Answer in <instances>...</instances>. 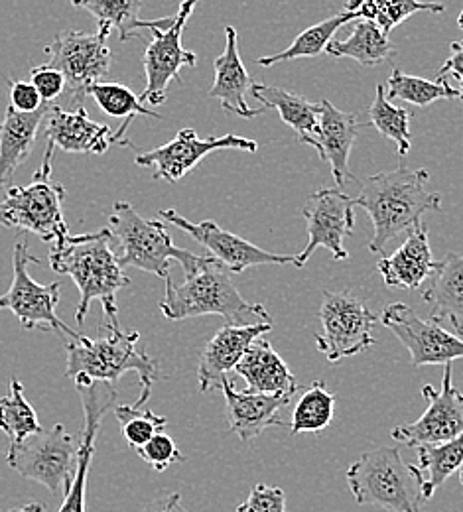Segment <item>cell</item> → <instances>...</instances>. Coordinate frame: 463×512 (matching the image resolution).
I'll list each match as a JSON object with an SVG mask.
<instances>
[{
	"mask_svg": "<svg viewBox=\"0 0 463 512\" xmlns=\"http://www.w3.org/2000/svg\"><path fill=\"white\" fill-rule=\"evenodd\" d=\"M186 280L174 284L166 278V294L160 312L166 320L182 321L199 316H221L227 325H274L261 304H249L231 280V272L209 255L196 256L184 268Z\"/></svg>",
	"mask_w": 463,
	"mask_h": 512,
	"instance_id": "obj_1",
	"label": "cell"
},
{
	"mask_svg": "<svg viewBox=\"0 0 463 512\" xmlns=\"http://www.w3.org/2000/svg\"><path fill=\"white\" fill-rule=\"evenodd\" d=\"M111 239V231L101 229L87 235H69L64 243L52 247V270L67 274L81 294L75 312L79 325L85 321L91 304L97 300L103 306L105 320L109 321L107 327H121L117 320V294L131 284V278L125 274L113 253Z\"/></svg>",
	"mask_w": 463,
	"mask_h": 512,
	"instance_id": "obj_2",
	"label": "cell"
},
{
	"mask_svg": "<svg viewBox=\"0 0 463 512\" xmlns=\"http://www.w3.org/2000/svg\"><path fill=\"white\" fill-rule=\"evenodd\" d=\"M430 172L398 166L393 172H381L363 182L355 205L365 209L373 221L371 253H385V247L412 229L422 225V215L442 209V195L428 190Z\"/></svg>",
	"mask_w": 463,
	"mask_h": 512,
	"instance_id": "obj_3",
	"label": "cell"
},
{
	"mask_svg": "<svg viewBox=\"0 0 463 512\" xmlns=\"http://www.w3.org/2000/svg\"><path fill=\"white\" fill-rule=\"evenodd\" d=\"M105 335L77 339H64L66 347V377L77 384L117 383L125 373L134 371L140 381V396L134 402V408H142L150 394L152 386L160 379L158 363L138 349L140 333L123 331L121 327H103Z\"/></svg>",
	"mask_w": 463,
	"mask_h": 512,
	"instance_id": "obj_4",
	"label": "cell"
},
{
	"mask_svg": "<svg viewBox=\"0 0 463 512\" xmlns=\"http://www.w3.org/2000/svg\"><path fill=\"white\" fill-rule=\"evenodd\" d=\"M347 483L357 505L387 512H424V475L397 448L365 451L349 469Z\"/></svg>",
	"mask_w": 463,
	"mask_h": 512,
	"instance_id": "obj_5",
	"label": "cell"
},
{
	"mask_svg": "<svg viewBox=\"0 0 463 512\" xmlns=\"http://www.w3.org/2000/svg\"><path fill=\"white\" fill-rule=\"evenodd\" d=\"M111 237L121 245V268H138L160 278H170V262L188 268L196 256L172 243L164 221L144 219L129 201H117L109 215Z\"/></svg>",
	"mask_w": 463,
	"mask_h": 512,
	"instance_id": "obj_6",
	"label": "cell"
},
{
	"mask_svg": "<svg viewBox=\"0 0 463 512\" xmlns=\"http://www.w3.org/2000/svg\"><path fill=\"white\" fill-rule=\"evenodd\" d=\"M66 188L58 182L34 178L28 186H12L0 203V225L40 237L58 247L69 237L64 219Z\"/></svg>",
	"mask_w": 463,
	"mask_h": 512,
	"instance_id": "obj_7",
	"label": "cell"
},
{
	"mask_svg": "<svg viewBox=\"0 0 463 512\" xmlns=\"http://www.w3.org/2000/svg\"><path fill=\"white\" fill-rule=\"evenodd\" d=\"M111 28L99 26L95 34L62 30L50 46L44 48L48 65L58 69L66 79V93L71 107H83L91 85L99 83L113 65V54L107 46Z\"/></svg>",
	"mask_w": 463,
	"mask_h": 512,
	"instance_id": "obj_8",
	"label": "cell"
},
{
	"mask_svg": "<svg viewBox=\"0 0 463 512\" xmlns=\"http://www.w3.org/2000/svg\"><path fill=\"white\" fill-rule=\"evenodd\" d=\"M32 262L40 264V258L30 253L28 243H16L12 253V284L8 292L0 296V310H10L22 327L30 331H54L64 339H77L79 333L67 327L56 314L60 304V282L38 284L28 274Z\"/></svg>",
	"mask_w": 463,
	"mask_h": 512,
	"instance_id": "obj_9",
	"label": "cell"
},
{
	"mask_svg": "<svg viewBox=\"0 0 463 512\" xmlns=\"http://www.w3.org/2000/svg\"><path fill=\"white\" fill-rule=\"evenodd\" d=\"M79 455V440L71 436L64 424L30 436L22 446L8 449V465L24 479L44 485L52 495L67 491Z\"/></svg>",
	"mask_w": 463,
	"mask_h": 512,
	"instance_id": "obj_10",
	"label": "cell"
},
{
	"mask_svg": "<svg viewBox=\"0 0 463 512\" xmlns=\"http://www.w3.org/2000/svg\"><path fill=\"white\" fill-rule=\"evenodd\" d=\"M320 321L322 333L314 335V339L318 351L330 363H339L375 345L373 325L379 316L349 292H324Z\"/></svg>",
	"mask_w": 463,
	"mask_h": 512,
	"instance_id": "obj_11",
	"label": "cell"
},
{
	"mask_svg": "<svg viewBox=\"0 0 463 512\" xmlns=\"http://www.w3.org/2000/svg\"><path fill=\"white\" fill-rule=\"evenodd\" d=\"M196 8L194 0L182 2L174 24L168 30H152V42L146 46L142 65L146 73V87L138 97L140 103L160 107L166 103L172 81L182 83L180 69L196 67L198 56L182 46L184 28Z\"/></svg>",
	"mask_w": 463,
	"mask_h": 512,
	"instance_id": "obj_12",
	"label": "cell"
},
{
	"mask_svg": "<svg viewBox=\"0 0 463 512\" xmlns=\"http://www.w3.org/2000/svg\"><path fill=\"white\" fill-rule=\"evenodd\" d=\"M257 148H259L257 140L243 138L237 134L199 138L194 128H182L176 134V138H172L170 142L150 152H138L134 158V164L142 168H154V180H164L174 184L182 180L186 174H190L211 152H219V150L257 152Z\"/></svg>",
	"mask_w": 463,
	"mask_h": 512,
	"instance_id": "obj_13",
	"label": "cell"
},
{
	"mask_svg": "<svg viewBox=\"0 0 463 512\" xmlns=\"http://www.w3.org/2000/svg\"><path fill=\"white\" fill-rule=\"evenodd\" d=\"M442 388L422 386L426 412L414 424H402L391 432L393 440L408 448H430L456 440L463 432V392L452 383V365H444Z\"/></svg>",
	"mask_w": 463,
	"mask_h": 512,
	"instance_id": "obj_14",
	"label": "cell"
},
{
	"mask_svg": "<svg viewBox=\"0 0 463 512\" xmlns=\"http://www.w3.org/2000/svg\"><path fill=\"white\" fill-rule=\"evenodd\" d=\"M308 229V245L296 256V268L314 255L318 247L330 251L333 260H347L345 239L353 235L355 229V199L335 188H324L312 193L302 209Z\"/></svg>",
	"mask_w": 463,
	"mask_h": 512,
	"instance_id": "obj_15",
	"label": "cell"
},
{
	"mask_svg": "<svg viewBox=\"0 0 463 512\" xmlns=\"http://www.w3.org/2000/svg\"><path fill=\"white\" fill-rule=\"evenodd\" d=\"M379 321L408 349L414 367L452 365L463 359L462 337L446 331L434 321L422 320L406 304L397 302L387 306Z\"/></svg>",
	"mask_w": 463,
	"mask_h": 512,
	"instance_id": "obj_16",
	"label": "cell"
},
{
	"mask_svg": "<svg viewBox=\"0 0 463 512\" xmlns=\"http://www.w3.org/2000/svg\"><path fill=\"white\" fill-rule=\"evenodd\" d=\"M160 221H166L180 231L188 233L194 241L209 253L211 258L219 260L229 272H245L251 266H261V264H294L296 266V256L276 255L265 251L225 229H221L215 221L205 219L201 223L188 221L174 209H162L158 213Z\"/></svg>",
	"mask_w": 463,
	"mask_h": 512,
	"instance_id": "obj_17",
	"label": "cell"
},
{
	"mask_svg": "<svg viewBox=\"0 0 463 512\" xmlns=\"http://www.w3.org/2000/svg\"><path fill=\"white\" fill-rule=\"evenodd\" d=\"M115 144L111 127L89 119L83 107L67 111L60 105H52L46 115V150L42 166L34 178H52L54 150L60 148L67 154H105Z\"/></svg>",
	"mask_w": 463,
	"mask_h": 512,
	"instance_id": "obj_18",
	"label": "cell"
},
{
	"mask_svg": "<svg viewBox=\"0 0 463 512\" xmlns=\"http://www.w3.org/2000/svg\"><path fill=\"white\" fill-rule=\"evenodd\" d=\"M81 396L85 426L79 438V455L73 481L64 495V503L60 512H85V493H87V477L95 453V440L103 422V416L111 410L117 400V392L111 384L91 383L75 386Z\"/></svg>",
	"mask_w": 463,
	"mask_h": 512,
	"instance_id": "obj_19",
	"label": "cell"
},
{
	"mask_svg": "<svg viewBox=\"0 0 463 512\" xmlns=\"http://www.w3.org/2000/svg\"><path fill=\"white\" fill-rule=\"evenodd\" d=\"M272 331V325H225L221 327L205 345L198 365L199 390L213 392L221 390L225 381H229V373L235 371L247 349Z\"/></svg>",
	"mask_w": 463,
	"mask_h": 512,
	"instance_id": "obj_20",
	"label": "cell"
},
{
	"mask_svg": "<svg viewBox=\"0 0 463 512\" xmlns=\"http://www.w3.org/2000/svg\"><path fill=\"white\" fill-rule=\"evenodd\" d=\"M215 79L207 95L217 99L227 113H233L241 119H255L263 115L266 109H251L247 103V93L253 91L255 81L247 73L243 60L239 56V36L233 26L225 28V50L213 62Z\"/></svg>",
	"mask_w": 463,
	"mask_h": 512,
	"instance_id": "obj_21",
	"label": "cell"
},
{
	"mask_svg": "<svg viewBox=\"0 0 463 512\" xmlns=\"http://www.w3.org/2000/svg\"><path fill=\"white\" fill-rule=\"evenodd\" d=\"M221 390L227 400L229 432L237 434L241 442L255 440L270 426H284L278 414L292 402V396L251 394L247 390L239 392L231 381H225Z\"/></svg>",
	"mask_w": 463,
	"mask_h": 512,
	"instance_id": "obj_22",
	"label": "cell"
},
{
	"mask_svg": "<svg viewBox=\"0 0 463 512\" xmlns=\"http://www.w3.org/2000/svg\"><path fill=\"white\" fill-rule=\"evenodd\" d=\"M438 264L432 256L428 229L422 223L412 229L393 256H383L377 262V270L383 282L393 290H414L424 280L436 274Z\"/></svg>",
	"mask_w": 463,
	"mask_h": 512,
	"instance_id": "obj_23",
	"label": "cell"
},
{
	"mask_svg": "<svg viewBox=\"0 0 463 512\" xmlns=\"http://www.w3.org/2000/svg\"><path fill=\"white\" fill-rule=\"evenodd\" d=\"M359 127L361 125L355 115L339 111L330 101H322L320 127L312 146L322 160L330 162L331 176L337 184V190H341L349 180H355L349 170V154Z\"/></svg>",
	"mask_w": 463,
	"mask_h": 512,
	"instance_id": "obj_24",
	"label": "cell"
},
{
	"mask_svg": "<svg viewBox=\"0 0 463 512\" xmlns=\"http://www.w3.org/2000/svg\"><path fill=\"white\" fill-rule=\"evenodd\" d=\"M235 373L245 379L247 392L251 394L294 396L298 392L294 373L266 339H257L247 349Z\"/></svg>",
	"mask_w": 463,
	"mask_h": 512,
	"instance_id": "obj_25",
	"label": "cell"
},
{
	"mask_svg": "<svg viewBox=\"0 0 463 512\" xmlns=\"http://www.w3.org/2000/svg\"><path fill=\"white\" fill-rule=\"evenodd\" d=\"M50 105H44L36 113H16L12 107L4 111L0 123V190H8L14 172L24 164L34 148L38 128L46 121Z\"/></svg>",
	"mask_w": 463,
	"mask_h": 512,
	"instance_id": "obj_26",
	"label": "cell"
},
{
	"mask_svg": "<svg viewBox=\"0 0 463 512\" xmlns=\"http://www.w3.org/2000/svg\"><path fill=\"white\" fill-rule=\"evenodd\" d=\"M422 300L432 306L430 321L440 325L448 320L463 337V253H450L438 264Z\"/></svg>",
	"mask_w": 463,
	"mask_h": 512,
	"instance_id": "obj_27",
	"label": "cell"
},
{
	"mask_svg": "<svg viewBox=\"0 0 463 512\" xmlns=\"http://www.w3.org/2000/svg\"><path fill=\"white\" fill-rule=\"evenodd\" d=\"M251 93L255 99L263 103L265 109L270 107L276 109L280 119L298 134L300 142L308 146L314 144V138L320 127L322 103H312L298 93L272 87V85H263V83H255Z\"/></svg>",
	"mask_w": 463,
	"mask_h": 512,
	"instance_id": "obj_28",
	"label": "cell"
},
{
	"mask_svg": "<svg viewBox=\"0 0 463 512\" xmlns=\"http://www.w3.org/2000/svg\"><path fill=\"white\" fill-rule=\"evenodd\" d=\"M75 8L87 10L99 26H107L111 30H119V40L127 42L134 38L136 30L148 28L152 30H168L176 16H166L158 20H142L138 18L142 10L140 0H77L73 2Z\"/></svg>",
	"mask_w": 463,
	"mask_h": 512,
	"instance_id": "obj_29",
	"label": "cell"
},
{
	"mask_svg": "<svg viewBox=\"0 0 463 512\" xmlns=\"http://www.w3.org/2000/svg\"><path fill=\"white\" fill-rule=\"evenodd\" d=\"M326 52L333 58H351L361 65L385 64L395 60V48L373 22L357 20L347 40H331Z\"/></svg>",
	"mask_w": 463,
	"mask_h": 512,
	"instance_id": "obj_30",
	"label": "cell"
},
{
	"mask_svg": "<svg viewBox=\"0 0 463 512\" xmlns=\"http://www.w3.org/2000/svg\"><path fill=\"white\" fill-rule=\"evenodd\" d=\"M87 97H93L95 103L101 107V111L109 117L115 119H123V125L115 132V144L121 146H129L133 148V144L129 142V138H125L127 130L133 125L136 117H150V119H160V115L156 111L146 109L138 95L134 93L133 89H129L127 85L121 83H95L89 87Z\"/></svg>",
	"mask_w": 463,
	"mask_h": 512,
	"instance_id": "obj_31",
	"label": "cell"
},
{
	"mask_svg": "<svg viewBox=\"0 0 463 512\" xmlns=\"http://www.w3.org/2000/svg\"><path fill=\"white\" fill-rule=\"evenodd\" d=\"M351 20H359V14L353 12V10H343L335 16H331L328 20L304 30L302 34H298L296 40L286 50H282L274 56L259 58L257 64L270 67V65L290 62V60H298V58H316L322 52H326V48L330 46L331 38L335 36V32Z\"/></svg>",
	"mask_w": 463,
	"mask_h": 512,
	"instance_id": "obj_32",
	"label": "cell"
},
{
	"mask_svg": "<svg viewBox=\"0 0 463 512\" xmlns=\"http://www.w3.org/2000/svg\"><path fill=\"white\" fill-rule=\"evenodd\" d=\"M0 430L8 436L10 448L22 446L30 436L42 432L34 406L24 396V386L12 377L10 390L0 398Z\"/></svg>",
	"mask_w": 463,
	"mask_h": 512,
	"instance_id": "obj_33",
	"label": "cell"
},
{
	"mask_svg": "<svg viewBox=\"0 0 463 512\" xmlns=\"http://www.w3.org/2000/svg\"><path fill=\"white\" fill-rule=\"evenodd\" d=\"M345 10H353L359 14V20L373 22L385 36L391 34V30L404 22L406 18L414 16L416 12H432V14H444V4H432V2H416V0H357L347 2Z\"/></svg>",
	"mask_w": 463,
	"mask_h": 512,
	"instance_id": "obj_34",
	"label": "cell"
},
{
	"mask_svg": "<svg viewBox=\"0 0 463 512\" xmlns=\"http://www.w3.org/2000/svg\"><path fill=\"white\" fill-rule=\"evenodd\" d=\"M463 465V432L452 442L418 448V469L424 475V501L428 503L436 489H440Z\"/></svg>",
	"mask_w": 463,
	"mask_h": 512,
	"instance_id": "obj_35",
	"label": "cell"
},
{
	"mask_svg": "<svg viewBox=\"0 0 463 512\" xmlns=\"http://www.w3.org/2000/svg\"><path fill=\"white\" fill-rule=\"evenodd\" d=\"M387 97L406 101L416 107H428L442 99H460V89L452 87L446 79L430 81L395 69L387 81Z\"/></svg>",
	"mask_w": 463,
	"mask_h": 512,
	"instance_id": "obj_36",
	"label": "cell"
},
{
	"mask_svg": "<svg viewBox=\"0 0 463 512\" xmlns=\"http://www.w3.org/2000/svg\"><path fill=\"white\" fill-rule=\"evenodd\" d=\"M335 416V396L328 390L324 381H316L312 384L298 400L290 430L292 434H302V432H322L330 428Z\"/></svg>",
	"mask_w": 463,
	"mask_h": 512,
	"instance_id": "obj_37",
	"label": "cell"
},
{
	"mask_svg": "<svg viewBox=\"0 0 463 512\" xmlns=\"http://www.w3.org/2000/svg\"><path fill=\"white\" fill-rule=\"evenodd\" d=\"M369 121L379 130L381 136L393 140L397 144V152L400 158H404L410 152L412 146V134H410V121L412 113L404 107H395L383 89V85H377V95L373 105L369 107Z\"/></svg>",
	"mask_w": 463,
	"mask_h": 512,
	"instance_id": "obj_38",
	"label": "cell"
},
{
	"mask_svg": "<svg viewBox=\"0 0 463 512\" xmlns=\"http://www.w3.org/2000/svg\"><path fill=\"white\" fill-rule=\"evenodd\" d=\"M115 416L121 424L127 444L133 449L142 448L144 444H148L168 424V420L164 416H158L152 410L134 408L133 404L131 406H115Z\"/></svg>",
	"mask_w": 463,
	"mask_h": 512,
	"instance_id": "obj_39",
	"label": "cell"
},
{
	"mask_svg": "<svg viewBox=\"0 0 463 512\" xmlns=\"http://www.w3.org/2000/svg\"><path fill=\"white\" fill-rule=\"evenodd\" d=\"M136 453L142 457V461H146L158 473H162L170 465L182 463L186 459L182 455V451L176 446V442L168 434H164V432L156 434L148 444H144L142 448L136 449Z\"/></svg>",
	"mask_w": 463,
	"mask_h": 512,
	"instance_id": "obj_40",
	"label": "cell"
},
{
	"mask_svg": "<svg viewBox=\"0 0 463 512\" xmlns=\"http://www.w3.org/2000/svg\"><path fill=\"white\" fill-rule=\"evenodd\" d=\"M30 83L36 87V91L42 97L44 105H50L52 101H56L58 97H62L66 93V79H64V75L58 69H54V67H50L48 64L32 67Z\"/></svg>",
	"mask_w": 463,
	"mask_h": 512,
	"instance_id": "obj_41",
	"label": "cell"
},
{
	"mask_svg": "<svg viewBox=\"0 0 463 512\" xmlns=\"http://www.w3.org/2000/svg\"><path fill=\"white\" fill-rule=\"evenodd\" d=\"M237 512H286V495L280 487L257 485L251 489L247 501H243Z\"/></svg>",
	"mask_w": 463,
	"mask_h": 512,
	"instance_id": "obj_42",
	"label": "cell"
},
{
	"mask_svg": "<svg viewBox=\"0 0 463 512\" xmlns=\"http://www.w3.org/2000/svg\"><path fill=\"white\" fill-rule=\"evenodd\" d=\"M8 107H12L16 113L28 115V113L40 111L44 107V101L30 81L10 79V105Z\"/></svg>",
	"mask_w": 463,
	"mask_h": 512,
	"instance_id": "obj_43",
	"label": "cell"
},
{
	"mask_svg": "<svg viewBox=\"0 0 463 512\" xmlns=\"http://www.w3.org/2000/svg\"><path fill=\"white\" fill-rule=\"evenodd\" d=\"M450 50H452V56L440 67L438 79L452 75L454 79H460L463 83V40L462 42H452Z\"/></svg>",
	"mask_w": 463,
	"mask_h": 512,
	"instance_id": "obj_44",
	"label": "cell"
},
{
	"mask_svg": "<svg viewBox=\"0 0 463 512\" xmlns=\"http://www.w3.org/2000/svg\"><path fill=\"white\" fill-rule=\"evenodd\" d=\"M140 512H190L184 509L180 493H168L150 501Z\"/></svg>",
	"mask_w": 463,
	"mask_h": 512,
	"instance_id": "obj_45",
	"label": "cell"
},
{
	"mask_svg": "<svg viewBox=\"0 0 463 512\" xmlns=\"http://www.w3.org/2000/svg\"><path fill=\"white\" fill-rule=\"evenodd\" d=\"M6 512H44V505L42 503H28L24 507H16V509H10Z\"/></svg>",
	"mask_w": 463,
	"mask_h": 512,
	"instance_id": "obj_46",
	"label": "cell"
},
{
	"mask_svg": "<svg viewBox=\"0 0 463 512\" xmlns=\"http://www.w3.org/2000/svg\"><path fill=\"white\" fill-rule=\"evenodd\" d=\"M458 24H460V28L463 30V10L460 12V18H458Z\"/></svg>",
	"mask_w": 463,
	"mask_h": 512,
	"instance_id": "obj_47",
	"label": "cell"
},
{
	"mask_svg": "<svg viewBox=\"0 0 463 512\" xmlns=\"http://www.w3.org/2000/svg\"><path fill=\"white\" fill-rule=\"evenodd\" d=\"M460 483L463 485V465H462V471H460Z\"/></svg>",
	"mask_w": 463,
	"mask_h": 512,
	"instance_id": "obj_48",
	"label": "cell"
},
{
	"mask_svg": "<svg viewBox=\"0 0 463 512\" xmlns=\"http://www.w3.org/2000/svg\"><path fill=\"white\" fill-rule=\"evenodd\" d=\"M460 99H463V83L462 87H460Z\"/></svg>",
	"mask_w": 463,
	"mask_h": 512,
	"instance_id": "obj_49",
	"label": "cell"
}]
</instances>
